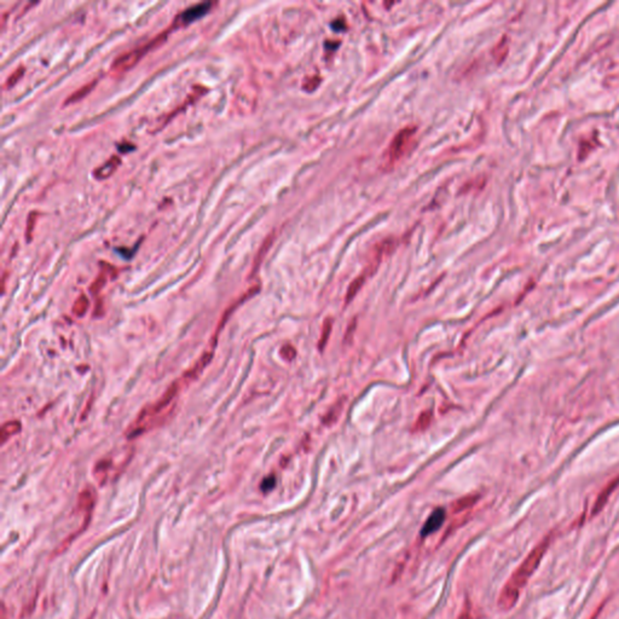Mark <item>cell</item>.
Segmentation results:
<instances>
[{
    "mask_svg": "<svg viewBox=\"0 0 619 619\" xmlns=\"http://www.w3.org/2000/svg\"><path fill=\"white\" fill-rule=\"evenodd\" d=\"M341 410H343V403H338L335 405V410L334 409L330 410V412H328L327 417L323 419V423H325V425H332L333 422H335V420L338 419L339 415H340Z\"/></svg>",
    "mask_w": 619,
    "mask_h": 619,
    "instance_id": "13",
    "label": "cell"
},
{
    "mask_svg": "<svg viewBox=\"0 0 619 619\" xmlns=\"http://www.w3.org/2000/svg\"><path fill=\"white\" fill-rule=\"evenodd\" d=\"M332 329H333V321H332V318L325 319V322L323 323L322 336H321V339H319V343H318L319 350H321V351H323V350L325 349V345H327V343H328V339H329L330 333H332Z\"/></svg>",
    "mask_w": 619,
    "mask_h": 619,
    "instance_id": "10",
    "label": "cell"
},
{
    "mask_svg": "<svg viewBox=\"0 0 619 619\" xmlns=\"http://www.w3.org/2000/svg\"><path fill=\"white\" fill-rule=\"evenodd\" d=\"M275 483H276L275 482V478H273V477L267 478V479H265L264 483H263V484H262V488L264 491L271 490V488L275 486Z\"/></svg>",
    "mask_w": 619,
    "mask_h": 619,
    "instance_id": "17",
    "label": "cell"
},
{
    "mask_svg": "<svg viewBox=\"0 0 619 619\" xmlns=\"http://www.w3.org/2000/svg\"><path fill=\"white\" fill-rule=\"evenodd\" d=\"M212 5H213L212 2H200V4L192 5V6H190L189 9H186L185 11H183L178 16L177 20H176V23H177V26H188L189 23L194 22V21L199 20L200 17L205 16L206 13L210 11Z\"/></svg>",
    "mask_w": 619,
    "mask_h": 619,
    "instance_id": "4",
    "label": "cell"
},
{
    "mask_svg": "<svg viewBox=\"0 0 619 619\" xmlns=\"http://www.w3.org/2000/svg\"><path fill=\"white\" fill-rule=\"evenodd\" d=\"M550 543H552V537H544L529 553V555L524 559V561L517 567V570L513 572L509 579L507 580V583L502 588L501 594L498 596L497 606L499 610L503 611V612H508V611L512 610L517 605L518 600H519L520 590L528 584L531 575L539 567V565L542 563V559L544 558Z\"/></svg>",
    "mask_w": 619,
    "mask_h": 619,
    "instance_id": "1",
    "label": "cell"
},
{
    "mask_svg": "<svg viewBox=\"0 0 619 619\" xmlns=\"http://www.w3.org/2000/svg\"><path fill=\"white\" fill-rule=\"evenodd\" d=\"M445 520V510L442 508H437L433 510V513L428 517V519L426 520L425 525H423L422 530H421V534L422 536H428V534L434 533L436 531H438L441 529V526L442 525Z\"/></svg>",
    "mask_w": 619,
    "mask_h": 619,
    "instance_id": "5",
    "label": "cell"
},
{
    "mask_svg": "<svg viewBox=\"0 0 619 619\" xmlns=\"http://www.w3.org/2000/svg\"><path fill=\"white\" fill-rule=\"evenodd\" d=\"M478 498H479L478 496H466V497L460 498L453 503V510L455 512H461V510L469 508V507H472L476 503Z\"/></svg>",
    "mask_w": 619,
    "mask_h": 619,
    "instance_id": "11",
    "label": "cell"
},
{
    "mask_svg": "<svg viewBox=\"0 0 619 619\" xmlns=\"http://www.w3.org/2000/svg\"><path fill=\"white\" fill-rule=\"evenodd\" d=\"M93 86H94V81H93V83L88 84V85L83 86V88H81L80 89H79V91L74 92V93H73L72 96H70L69 98L67 99V102H66V103H67V104H68V103H69V104H70V103H75V102H78V100L83 99L84 97L86 96V94L89 93V92L92 91V88H93Z\"/></svg>",
    "mask_w": 619,
    "mask_h": 619,
    "instance_id": "12",
    "label": "cell"
},
{
    "mask_svg": "<svg viewBox=\"0 0 619 619\" xmlns=\"http://www.w3.org/2000/svg\"><path fill=\"white\" fill-rule=\"evenodd\" d=\"M121 165V160L119 156H111L107 162L103 164V166H100L97 168L96 171L93 172L94 178L98 179V180H103V179H107L109 178Z\"/></svg>",
    "mask_w": 619,
    "mask_h": 619,
    "instance_id": "6",
    "label": "cell"
},
{
    "mask_svg": "<svg viewBox=\"0 0 619 619\" xmlns=\"http://www.w3.org/2000/svg\"><path fill=\"white\" fill-rule=\"evenodd\" d=\"M21 430V423L18 421H11V422H7L2 426L1 428V441L2 442H5L10 437L15 436L16 433H18Z\"/></svg>",
    "mask_w": 619,
    "mask_h": 619,
    "instance_id": "8",
    "label": "cell"
},
{
    "mask_svg": "<svg viewBox=\"0 0 619 619\" xmlns=\"http://www.w3.org/2000/svg\"><path fill=\"white\" fill-rule=\"evenodd\" d=\"M281 354H282V357H283L284 359L289 360V362H290V360L294 359L295 355H297V351H295V349L292 346V345H286V346L282 347Z\"/></svg>",
    "mask_w": 619,
    "mask_h": 619,
    "instance_id": "15",
    "label": "cell"
},
{
    "mask_svg": "<svg viewBox=\"0 0 619 619\" xmlns=\"http://www.w3.org/2000/svg\"><path fill=\"white\" fill-rule=\"evenodd\" d=\"M88 301L86 300V298L80 297L77 303H75V306H74V309H73V311H74V313L77 314V316H83V314L86 312V310H88Z\"/></svg>",
    "mask_w": 619,
    "mask_h": 619,
    "instance_id": "14",
    "label": "cell"
},
{
    "mask_svg": "<svg viewBox=\"0 0 619 619\" xmlns=\"http://www.w3.org/2000/svg\"><path fill=\"white\" fill-rule=\"evenodd\" d=\"M432 416H433V415H432V411H430V410L422 412V414L419 416V419H417L416 423H415L414 431L420 432V431H425L426 428H428V426H430L432 422Z\"/></svg>",
    "mask_w": 619,
    "mask_h": 619,
    "instance_id": "9",
    "label": "cell"
},
{
    "mask_svg": "<svg viewBox=\"0 0 619 619\" xmlns=\"http://www.w3.org/2000/svg\"><path fill=\"white\" fill-rule=\"evenodd\" d=\"M365 278H366L365 273H362V275H360L359 277H357V278H355L354 281L350 284L349 289H347V294H346V304H350V301H351L352 299L357 295V293L359 292L360 288H362L363 286V283L365 282Z\"/></svg>",
    "mask_w": 619,
    "mask_h": 619,
    "instance_id": "7",
    "label": "cell"
},
{
    "mask_svg": "<svg viewBox=\"0 0 619 619\" xmlns=\"http://www.w3.org/2000/svg\"><path fill=\"white\" fill-rule=\"evenodd\" d=\"M166 37H167V34H165V33L157 35V37L155 38L154 40H151V42L148 43V44H146V45L140 46V47L134 48V50L130 51V52H127V53H125V55L120 56L113 63V66H111V69H113L114 72H116V73L127 72V70L131 69V68L134 66V64H137L138 62L140 61V58H142L144 55H146V53H148L149 51H151V50H153V48L156 47V46L161 45V43L166 40Z\"/></svg>",
    "mask_w": 619,
    "mask_h": 619,
    "instance_id": "2",
    "label": "cell"
},
{
    "mask_svg": "<svg viewBox=\"0 0 619 619\" xmlns=\"http://www.w3.org/2000/svg\"><path fill=\"white\" fill-rule=\"evenodd\" d=\"M414 135H415L414 127H405V129L400 130V131L395 135V138H393V140L391 142L390 148H388V150H387L388 164H393V162L398 161V160L406 153L409 146L411 145Z\"/></svg>",
    "mask_w": 619,
    "mask_h": 619,
    "instance_id": "3",
    "label": "cell"
},
{
    "mask_svg": "<svg viewBox=\"0 0 619 619\" xmlns=\"http://www.w3.org/2000/svg\"><path fill=\"white\" fill-rule=\"evenodd\" d=\"M460 619H472V618H471V616L467 615V613H463V615L461 616Z\"/></svg>",
    "mask_w": 619,
    "mask_h": 619,
    "instance_id": "18",
    "label": "cell"
},
{
    "mask_svg": "<svg viewBox=\"0 0 619 619\" xmlns=\"http://www.w3.org/2000/svg\"><path fill=\"white\" fill-rule=\"evenodd\" d=\"M23 72H24V70H23V68H22V67H21V68H20V69H17V70H16V72H15V73H13V74L11 75V77H10V78H9V80H7V83H6V86H7V88H9V86H12V85H15V84H16V81H17V80H18V78H21V77H22V74H23Z\"/></svg>",
    "mask_w": 619,
    "mask_h": 619,
    "instance_id": "16",
    "label": "cell"
}]
</instances>
